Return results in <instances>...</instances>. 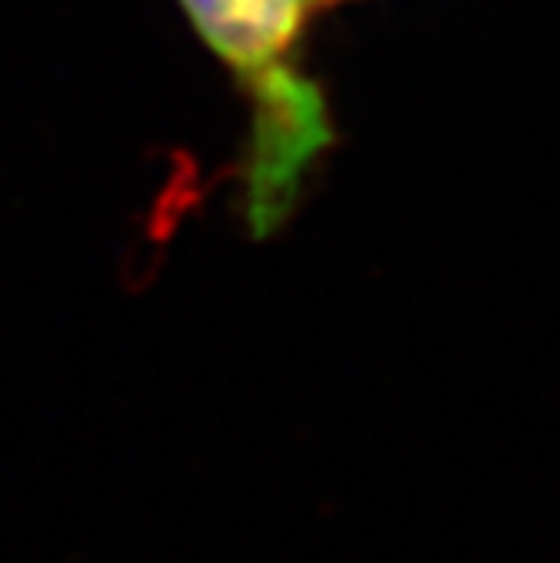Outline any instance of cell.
I'll list each match as a JSON object with an SVG mask.
<instances>
[{
    "label": "cell",
    "instance_id": "obj_1",
    "mask_svg": "<svg viewBox=\"0 0 560 563\" xmlns=\"http://www.w3.org/2000/svg\"><path fill=\"white\" fill-rule=\"evenodd\" d=\"M189 22L248 88L288 74L309 0H178Z\"/></svg>",
    "mask_w": 560,
    "mask_h": 563
},
{
    "label": "cell",
    "instance_id": "obj_2",
    "mask_svg": "<svg viewBox=\"0 0 560 563\" xmlns=\"http://www.w3.org/2000/svg\"><path fill=\"white\" fill-rule=\"evenodd\" d=\"M309 4H325V0H309Z\"/></svg>",
    "mask_w": 560,
    "mask_h": 563
}]
</instances>
